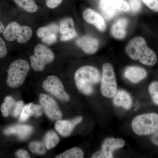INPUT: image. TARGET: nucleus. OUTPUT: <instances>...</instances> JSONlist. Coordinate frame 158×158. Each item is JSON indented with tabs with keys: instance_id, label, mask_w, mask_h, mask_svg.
<instances>
[{
	"instance_id": "nucleus-14",
	"label": "nucleus",
	"mask_w": 158,
	"mask_h": 158,
	"mask_svg": "<svg viewBox=\"0 0 158 158\" xmlns=\"http://www.w3.org/2000/svg\"><path fill=\"white\" fill-rule=\"evenodd\" d=\"M125 143V141L122 138H110L105 139L101 147L102 152L105 158H113V151L123 147Z\"/></svg>"
},
{
	"instance_id": "nucleus-25",
	"label": "nucleus",
	"mask_w": 158,
	"mask_h": 158,
	"mask_svg": "<svg viewBox=\"0 0 158 158\" xmlns=\"http://www.w3.org/2000/svg\"><path fill=\"white\" fill-rule=\"evenodd\" d=\"M59 32V26L56 24H52L46 27H41L37 30V36L42 38L44 36L50 34H58Z\"/></svg>"
},
{
	"instance_id": "nucleus-21",
	"label": "nucleus",
	"mask_w": 158,
	"mask_h": 158,
	"mask_svg": "<svg viewBox=\"0 0 158 158\" xmlns=\"http://www.w3.org/2000/svg\"><path fill=\"white\" fill-rule=\"evenodd\" d=\"M113 98V103L117 107H121L126 110H129L132 105V100L129 94L125 90L117 91Z\"/></svg>"
},
{
	"instance_id": "nucleus-16",
	"label": "nucleus",
	"mask_w": 158,
	"mask_h": 158,
	"mask_svg": "<svg viewBox=\"0 0 158 158\" xmlns=\"http://www.w3.org/2000/svg\"><path fill=\"white\" fill-rule=\"evenodd\" d=\"M62 41H68L76 37L77 34L74 28L73 19L67 18L62 20L59 26Z\"/></svg>"
},
{
	"instance_id": "nucleus-6",
	"label": "nucleus",
	"mask_w": 158,
	"mask_h": 158,
	"mask_svg": "<svg viewBox=\"0 0 158 158\" xmlns=\"http://www.w3.org/2000/svg\"><path fill=\"white\" fill-rule=\"evenodd\" d=\"M33 31L28 26L20 25L15 22L10 23L3 32L4 37L8 41L17 40L19 43L27 42L32 37Z\"/></svg>"
},
{
	"instance_id": "nucleus-29",
	"label": "nucleus",
	"mask_w": 158,
	"mask_h": 158,
	"mask_svg": "<svg viewBox=\"0 0 158 158\" xmlns=\"http://www.w3.org/2000/svg\"><path fill=\"white\" fill-rule=\"evenodd\" d=\"M57 34H50L45 35L42 37L43 42L48 44H53L57 41Z\"/></svg>"
},
{
	"instance_id": "nucleus-33",
	"label": "nucleus",
	"mask_w": 158,
	"mask_h": 158,
	"mask_svg": "<svg viewBox=\"0 0 158 158\" xmlns=\"http://www.w3.org/2000/svg\"><path fill=\"white\" fill-rule=\"evenodd\" d=\"M16 155L19 158H30L31 156L29 153L23 149H19L16 152Z\"/></svg>"
},
{
	"instance_id": "nucleus-3",
	"label": "nucleus",
	"mask_w": 158,
	"mask_h": 158,
	"mask_svg": "<svg viewBox=\"0 0 158 158\" xmlns=\"http://www.w3.org/2000/svg\"><path fill=\"white\" fill-rule=\"evenodd\" d=\"M131 127L138 135H152L158 131V113H147L136 116L132 122Z\"/></svg>"
},
{
	"instance_id": "nucleus-2",
	"label": "nucleus",
	"mask_w": 158,
	"mask_h": 158,
	"mask_svg": "<svg viewBox=\"0 0 158 158\" xmlns=\"http://www.w3.org/2000/svg\"><path fill=\"white\" fill-rule=\"evenodd\" d=\"M101 76L98 69L93 66L86 65L78 69L74 79L78 89L85 95L92 94L94 85L101 81Z\"/></svg>"
},
{
	"instance_id": "nucleus-23",
	"label": "nucleus",
	"mask_w": 158,
	"mask_h": 158,
	"mask_svg": "<svg viewBox=\"0 0 158 158\" xmlns=\"http://www.w3.org/2000/svg\"><path fill=\"white\" fill-rule=\"evenodd\" d=\"M84 153L81 148L74 147L56 156V158H83Z\"/></svg>"
},
{
	"instance_id": "nucleus-32",
	"label": "nucleus",
	"mask_w": 158,
	"mask_h": 158,
	"mask_svg": "<svg viewBox=\"0 0 158 158\" xmlns=\"http://www.w3.org/2000/svg\"><path fill=\"white\" fill-rule=\"evenodd\" d=\"M62 1V0H46V3L48 7L53 9L59 6Z\"/></svg>"
},
{
	"instance_id": "nucleus-36",
	"label": "nucleus",
	"mask_w": 158,
	"mask_h": 158,
	"mask_svg": "<svg viewBox=\"0 0 158 158\" xmlns=\"http://www.w3.org/2000/svg\"><path fill=\"white\" fill-rule=\"evenodd\" d=\"M0 15H1V11H0ZM5 29V26H4V25L1 22V21H0V33H2L4 32Z\"/></svg>"
},
{
	"instance_id": "nucleus-19",
	"label": "nucleus",
	"mask_w": 158,
	"mask_h": 158,
	"mask_svg": "<svg viewBox=\"0 0 158 158\" xmlns=\"http://www.w3.org/2000/svg\"><path fill=\"white\" fill-rule=\"evenodd\" d=\"M32 127L27 125H16L7 128L4 131L6 135L13 134L16 135L19 139L25 140L28 138L33 132Z\"/></svg>"
},
{
	"instance_id": "nucleus-22",
	"label": "nucleus",
	"mask_w": 158,
	"mask_h": 158,
	"mask_svg": "<svg viewBox=\"0 0 158 158\" xmlns=\"http://www.w3.org/2000/svg\"><path fill=\"white\" fill-rule=\"evenodd\" d=\"M59 136L54 131H49L44 136V144L47 149H51L56 147L59 144Z\"/></svg>"
},
{
	"instance_id": "nucleus-18",
	"label": "nucleus",
	"mask_w": 158,
	"mask_h": 158,
	"mask_svg": "<svg viewBox=\"0 0 158 158\" xmlns=\"http://www.w3.org/2000/svg\"><path fill=\"white\" fill-rule=\"evenodd\" d=\"M43 110L41 105L30 103L23 106L20 115V120L26 121L31 116L39 117L42 116Z\"/></svg>"
},
{
	"instance_id": "nucleus-1",
	"label": "nucleus",
	"mask_w": 158,
	"mask_h": 158,
	"mask_svg": "<svg viewBox=\"0 0 158 158\" xmlns=\"http://www.w3.org/2000/svg\"><path fill=\"white\" fill-rule=\"evenodd\" d=\"M125 52L131 59L138 60L144 65L153 66L157 61L156 53L148 46L146 40L141 37H136L130 40Z\"/></svg>"
},
{
	"instance_id": "nucleus-10",
	"label": "nucleus",
	"mask_w": 158,
	"mask_h": 158,
	"mask_svg": "<svg viewBox=\"0 0 158 158\" xmlns=\"http://www.w3.org/2000/svg\"><path fill=\"white\" fill-rule=\"evenodd\" d=\"M39 101L44 112L48 118L52 120L62 118V113L53 99L44 94H41L39 95Z\"/></svg>"
},
{
	"instance_id": "nucleus-12",
	"label": "nucleus",
	"mask_w": 158,
	"mask_h": 158,
	"mask_svg": "<svg viewBox=\"0 0 158 158\" xmlns=\"http://www.w3.org/2000/svg\"><path fill=\"white\" fill-rule=\"evenodd\" d=\"M83 17L85 21L92 25L101 32L106 31V25L101 15L93 9H87L83 13Z\"/></svg>"
},
{
	"instance_id": "nucleus-24",
	"label": "nucleus",
	"mask_w": 158,
	"mask_h": 158,
	"mask_svg": "<svg viewBox=\"0 0 158 158\" xmlns=\"http://www.w3.org/2000/svg\"><path fill=\"white\" fill-rule=\"evenodd\" d=\"M15 4L21 8L30 12H36L38 7L34 0H14Z\"/></svg>"
},
{
	"instance_id": "nucleus-30",
	"label": "nucleus",
	"mask_w": 158,
	"mask_h": 158,
	"mask_svg": "<svg viewBox=\"0 0 158 158\" xmlns=\"http://www.w3.org/2000/svg\"><path fill=\"white\" fill-rule=\"evenodd\" d=\"M151 10L158 12V0H142Z\"/></svg>"
},
{
	"instance_id": "nucleus-9",
	"label": "nucleus",
	"mask_w": 158,
	"mask_h": 158,
	"mask_svg": "<svg viewBox=\"0 0 158 158\" xmlns=\"http://www.w3.org/2000/svg\"><path fill=\"white\" fill-rule=\"evenodd\" d=\"M42 87L44 90L61 100L67 102L70 99L62 81L58 77L55 76L48 77L43 82Z\"/></svg>"
},
{
	"instance_id": "nucleus-5",
	"label": "nucleus",
	"mask_w": 158,
	"mask_h": 158,
	"mask_svg": "<svg viewBox=\"0 0 158 158\" xmlns=\"http://www.w3.org/2000/svg\"><path fill=\"white\" fill-rule=\"evenodd\" d=\"M100 90L102 95L107 98H113L117 92L115 72L110 63H106L103 65Z\"/></svg>"
},
{
	"instance_id": "nucleus-34",
	"label": "nucleus",
	"mask_w": 158,
	"mask_h": 158,
	"mask_svg": "<svg viewBox=\"0 0 158 158\" xmlns=\"http://www.w3.org/2000/svg\"><path fill=\"white\" fill-rule=\"evenodd\" d=\"M151 140L153 144L158 147V131L152 135Z\"/></svg>"
},
{
	"instance_id": "nucleus-17",
	"label": "nucleus",
	"mask_w": 158,
	"mask_h": 158,
	"mask_svg": "<svg viewBox=\"0 0 158 158\" xmlns=\"http://www.w3.org/2000/svg\"><path fill=\"white\" fill-rule=\"evenodd\" d=\"M124 77L133 84H137L144 80L147 75L144 69L137 66H129L126 69Z\"/></svg>"
},
{
	"instance_id": "nucleus-11",
	"label": "nucleus",
	"mask_w": 158,
	"mask_h": 158,
	"mask_svg": "<svg viewBox=\"0 0 158 158\" xmlns=\"http://www.w3.org/2000/svg\"><path fill=\"white\" fill-rule=\"evenodd\" d=\"M23 106V101H15L12 97L8 96L5 98L4 102L1 106V111L4 117L10 115L15 118L20 114Z\"/></svg>"
},
{
	"instance_id": "nucleus-7",
	"label": "nucleus",
	"mask_w": 158,
	"mask_h": 158,
	"mask_svg": "<svg viewBox=\"0 0 158 158\" xmlns=\"http://www.w3.org/2000/svg\"><path fill=\"white\" fill-rule=\"evenodd\" d=\"M55 56L48 48L42 44H38L34 48V55L30 57L31 65L34 70L42 72L47 64L53 61Z\"/></svg>"
},
{
	"instance_id": "nucleus-13",
	"label": "nucleus",
	"mask_w": 158,
	"mask_h": 158,
	"mask_svg": "<svg viewBox=\"0 0 158 158\" xmlns=\"http://www.w3.org/2000/svg\"><path fill=\"white\" fill-rule=\"evenodd\" d=\"M82 119V116H78L71 120L59 119L55 123V128L61 135L67 137L71 134L75 127L80 123Z\"/></svg>"
},
{
	"instance_id": "nucleus-4",
	"label": "nucleus",
	"mask_w": 158,
	"mask_h": 158,
	"mask_svg": "<svg viewBox=\"0 0 158 158\" xmlns=\"http://www.w3.org/2000/svg\"><path fill=\"white\" fill-rule=\"evenodd\" d=\"M30 69L29 63L23 59H19L12 62L8 70L7 85L11 88L21 86L25 81Z\"/></svg>"
},
{
	"instance_id": "nucleus-26",
	"label": "nucleus",
	"mask_w": 158,
	"mask_h": 158,
	"mask_svg": "<svg viewBox=\"0 0 158 158\" xmlns=\"http://www.w3.org/2000/svg\"><path fill=\"white\" fill-rule=\"evenodd\" d=\"M30 151L33 153L39 155H44L46 152L45 144L40 141H33L29 145Z\"/></svg>"
},
{
	"instance_id": "nucleus-28",
	"label": "nucleus",
	"mask_w": 158,
	"mask_h": 158,
	"mask_svg": "<svg viewBox=\"0 0 158 158\" xmlns=\"http://www.w3.org/2000/svg\"><path fill=\"white\" fill-rule=\"evenodd\" d=\"M130 10L133 13H136L141 10L142 4L140 0H130Z\"/></svg>"
},
{
	"instance_id": "nucleus-27",
	"label": "nucleus",
	"mask_w": 158,
	"mask_h": 158,
	"mask_svg": "<svg viewBox=\"0 0 158 158\" xmlns=\"http://www.w3.org/2000/svg\"><path fill=\"white\" fill-rule=\"evenodd\" d=\"M148 91L154 103L158 106V82L151 83L148 87Z\"/></svg>"
},
{
	"instance_id": "nucleus-35",
	"label": "nucleus",
	"mask_w": 158,
	"mask_h": 158,
	"mask_svg": "<svg viewBox=\"0 0 158 158\" xmlns=\"http://www.w3.org/2000/svg\"><path fill=\"white\" fill-rule=\"evenodd\" d=\"M91 158H105L103 153L102 152V151H98L96 152L92 155V156L90 157Z\"/></svg>"
},
{
	"instance_id": "nucleus-15",
	"label": "nucleus",
	"mask_w": 158,
	"mask_h": 158,
	"mask_svg": "<svg viewBox=\"0 0 158 158\" xmlns=\"http://www.w3.org/2000/svg\"><path fill=\"white\" fill-rule=\"evenodd\" d=\"M77 44L87 54H93L98 50L99 42L96 38L89 36H85L77 40Z\"/></svg>"
},
{
	"instance_id": "nucleus-8",
	"label": "nucleus",
	"mask_w": 158,
	"mask_h": 158,
	"mask_svg": "<svg viewBox=\"0 0 158 158\" xmlns=\"http://www.w3.org/2000/svg\"><path fill=\"white\" fill-rule=\"evenodd\" d=\"M99 7L108 20L112 19L119 12H127L130 10L129 4L124 0H101Z\"/></svg>"
},
{
	"instance_id": "nucleus-20",
	"label": "nucleus",
	"mask_w": 158,
	"mask_h": 158,
	"mask_svg": "<svg viewBox=\"0 0 158 158\" xmlns=\"http://www.w3.org/2000/svg\"><path fill=\"white\" fill-rule=\"evenodd\" d=\"M128 23V19L125 18L117 20L111 27V33L112 36L117 39H124L127 35Z\"/></svg>"
},
{
	"instance_id": "nucleus-31",
	"label": "nucleus",
	"mask_w": 158,
	"mask_h": 158,
	"mask_svg": "<svg viewBox=\"0 0 158 158\" xmlns=\"http://www.w3.org/2000/svg\"><path fill=\"white\" fill-rule=\"evenodd\" d=\"M8 53L7 47L5 41L0 37V59L6 56Z\"/></svg>"
}]
</instances>
